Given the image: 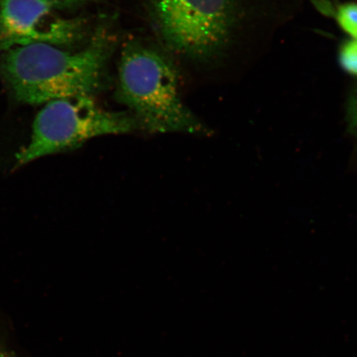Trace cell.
Segmentation results:
<instances>
[{
    "mask_svg": "<svg viewBox=\"0 0 357 357\" xmlns=\"http://www.w3.org/2000/svg\"><path fill=\"white\" fill-rule=\"evenodd\" d=\"M112 49L113 39L99 29L78 52L48 44L11 49L2 57L1 71L16 99L24 104L93 96L104 86Z\"/></svg>",
    "mask_w": 357,
    "mask_h": 357,
    "instance_id": "obj_1",
    "label": "cell"
},
{
    "mask_svg": "<svg viewBox=\"0 0 357 357\" xmlns=\"http://www.w3.org/2000/svg\"><path fill=\"white\" fill-rule=\"evenodd\" d=\"M117 97L130 111L138 129L146 132L211 134L183 101L172 62L149 45L137 41L125 45Z\"/></svg>",
    "mask_w": 357,
    "mask_h": 357,
    "instance_id": "obj_2",
    "label": "cell"
},
{
    "mask_svg": "<svg viewBox=\"0 0 357 357\" xmlns=\"http://www.w3.org/2000/svg\"><path fill=\"white\" fill-rule=\"evenodd\" d=\"M156 33L167 50L208 64L227 55L252 21L241 0H146Z\"/></svg>",
    "mask_w": 357,
    "mask_h": 357,
    "instance_id": "obj_3",
    "label": "cell"
},
{
    "mask_svg": "<svg viewBox=\"0 0 357 357\" xmlns=\"http://www.w3.org/2000/svg\"><path fill=\"white\" fill-rule=\"evenodd\" d=\"M138 129L132 115L105 109L93 96H75L45 104L36 116L28 144L15 155L19 169L46 156L79 149L101 136L120 135Z\"/></svg>",
    "mask_w": 357,
    "mask_h": 357,
    "instance_id": "obj_4",
    "label": "cell"
},
{
    "mask_svg": "<svg viewBox=\"0 0 357 357\" xmlns=\"http://www.w3.org/2000/svg\"><path fill=\"white\" fill-rule=\"evenodd\" d=\"M48 0H0V50L48 44L71 46L82 41V20L66 19Z\"/></svg>",
    "mask_w": 357,
    "mask_h": 357,
    "instance_id": "obj_5",
    "label": "cell"
},
{
    "mask_svg": "<svg viewBox=\"0 0 357 357\" xmlns=\"http://www.w3.org/2000/svg\"><path fill=\"white\" fill-rule=\"evenodd\" d=\"M335 13L338 26L348 38L357 39V2L339 4Z\"/></svg>",
    "mask_w": 357,
    "mask_h": 357,
    "instance_id": "obj_6",
    "label": "cell"
},
{
    "mask_svg": "<svg viewBox=\"0 0 357 357\" xmlns=\"http://www.w3.org/2000/svg\"><path fill=\"white\" fill-rule=\"evenodd\" d=\"M338 61L346 73L357 79V39L348 38L342 44Z\"/></svg>",
    "mask_w": 357,
    "mask_h": 357,
    "instance_id": "obj_7",
    "label": "cell"
},
{
    "mask_svg": "<svg viewBox=\"0 0 357 357\" xmlns=\"http://www.w3.org/2000/svg\"><path fill=\"white\" fill-rule=\"evenodd\" d=\"M48 1H50L52 3L54 4L57 8H59L62 6H74V4L86 2L88 0H48Z\"/></svg>",
    "mask_w": 357,
    "mask_h": 357,
    "instance_id": "obj_8",
    "label": "cell"
},
{
    "mask_svg": "<svg viewBox=\"0 0 357 357\" xmlns=\"http://www.w3.org/2000/svg\"><path fill=\"white\" fill-rule=\"evenodd\" d=\"M347 109L357 114V89L348 101Z\"/></svg>",
    "mask_w": 357,
    "mask_h": 357,
    "instance_id": "obj_9",
    "label": "cell"
},
{
    "mask_svg": "<svg viewBox=\"0 0 357 357\" xmlns=\"http://www.w3.org/2000/svg\"><path fill=\"white\" fill-rule=\"evenodd\" d=\"M0 357H12L6 351L0 347Z\"/></svg>",
    "mask_w": 357,
    "mask_h": 357,
    "instance_id": "obj_10",
    "label": "cell"
}]
</instances>
